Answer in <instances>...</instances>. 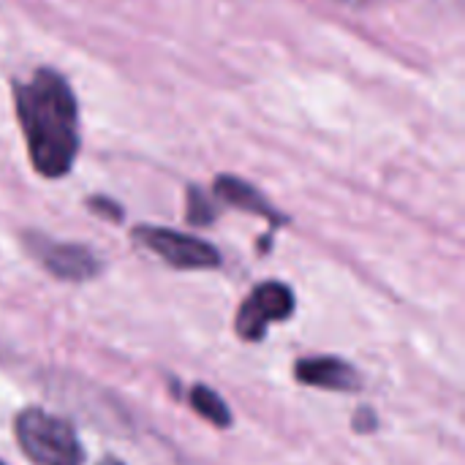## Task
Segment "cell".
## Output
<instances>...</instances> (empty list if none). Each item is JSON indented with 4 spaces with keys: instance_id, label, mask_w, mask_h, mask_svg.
<instances>
[{
    "instance_id": "1",
    "label": "cell",
    "mask_w": 465,
    "mask_h": 465,
    "mask_svg": "<svg viewBox=\"0 0 465 465\" xmlns=\"http://www.w3.org/2000/svg\"><path fill=\"white\" fill-rule=\"evenodd\" d=\"M16 120L33 169L41 177H65L79 155V106L71 84L54 68H38L14 84Z\"/></svg>"
},
{
    "instance_id": "2",
    "label": "cell",
    "mask_w": 465,
    "mask_h": 465,
    "mask_svg": "<svg viewBox=\"0 0 465 465\" xmlns=\"http://www.w3.org/2000/svg\"><path fill=\"white\" fill-rule=\"evenodd\" d=\"M16 441L35 465H82L84 447L74 428L41 409H25L16 417Z\"/></svg>"
},
{
    "instance_id": "3",
    "label": "cell",
    "mask_w": 465,
    "mask_h": 465,
    "mask_svg": "<svg viewBox=\"0 0 465 465\" xmlns=\"http://www.w3.org/2000/svg\"><path fill=\"white\" fill-rule=\"evenodd\" d=\"M134 240L147 251H153L155 256H161L166 264L180 270H210L221 264V253L210 242L183 232H172L161 226H139L134 229Z\"/></svg>"
},
{
    "instance_id": "4",
    "label": "cell",
    "mask_w": 465,
    "mask_h": 465,
    "mask_svg": "<svg viewBox=\"0 0 465 465\" xmlns=\"http://www.w3.org/2000/svg\"><path fill=\"white\" fill-rule=\"evenodd\" d=\"M294 313V292L286 283H259L237 311V335L242 341H262L272 322H286Z\"/></svg>"
},
{
    "instance_id": "5",
    "label": "cell",
    "mask_w": 465,
    "mask_h": 465,
    "mask_svg": "<svg viewBox=\"0 0 465 465\" xmlns=\"http://www.w3.org/2000/svg\"><path fill=\"white\" fill-rule=\"evenodd\" d=\"M30 248L38 256V262L60 281H87V278L98 275L101 264L84 245L30 237Z\"/></svg>"
},
{
    "instance_id": "6",
    "label": "cell",
    "mask_w": 465,
    "mask_h": 465,
    "mask_svg": "<svg viewBox=\"0 0 465 465\" xmlns=\"http://www.w3.org/2000/svg\"><path fill=\"white\" fill-rule=\"evenodd\" d=\"M297 381L305 387H319V390H335V392H351L360 387V373L338 360V357H308L300 360L297 368Z\"/></svg>"
},
{
    "instance_id": "7",
    "label": "cell",
    "mask_w": 465,
    "mask_h": 465,
    "mask_svg": "<svg viewBox=\"0 0 465 465\" xmlns=\"http://www.w3.org/2000/svg\"><path fill=\"white\" fill-rule=\"evenodd\" d=\"M215 196L221 199V202H226V204H232V207H237V210H248V213H253V215H262V218H267V221H272V223H283L286 218L253 188V185H248L245 180H240V177H232V174H223V177H218L215 180Z\"/></svg>"
},
{
    "instance_id": "8",
    "label": "cell",
    "mask_w": 465,
    "mask_h": 465,
    "mask_svg": "<svg viewBox=\"0 0 465 465\" xmlns=\"http://www.w3.org/2000/svg\"><path fill=\"white\" fill-rule=\"evenodd\" d=\"M191 406H193L196 414H202L204 420H210V422L218 425V428H229V425H232V411H229V406H226L210 387H204V384H196V387L191 390Z\"/></svg>"
},
{
    "instance_id": "9",
    "label": "cell",
    "mask_w": 465,
    "mask_h": 465,
    "mask_svg": "<svg viewBox=\"0 0 465 465\" xmlns=\"http://www.w3.org/2000/svg\"><path fill=\"white\" fill-rule=\"evenodd\" d=\"M188 221H191V223H199V226L215 221V207H213V202H210L202 191H196V188L188 191Z\"/></svg>"
},
{
    "instance_id": "10",
    "label": "cell",
    "mask_w": 465,
    "mask_h": 465,
    "mask_svg": "<svg viewBox=\"0 0 465 465\" xmlns=\"http://www.w3.org/2000/svg\"><path fill=\"white\" fill-rule=\"evenodd\" d=\"M90 207H93L95 213L106 215L109 221H120V218H123V210H120L114 202H109V199H90Z\"/></svg>"
},
{
    "instance_id": "11",
    "label": "cell",
    "mask_w": 465,
    "mask_h": 465,
    "mask_svg": "<svg viewBox=\"0 0 465 465\" xmlns=\"http://www.w3.org/2000/svg\"><path fill=\"white\" fill-rule=\"evenodd\" d=\"M332 3H341V5H349V8H379V5H387V3H395V0H332Z\"/></svg>"
},
{
    "instance_id": "12",
    "label": "cell",
    "mask_w": 465,
    "mask_h": 465,
    "mask_svg": "<svg viewBox=\"0 0 465 465\" xmlns=\"http://www.w3.org/2000/svg\"><path fill=\"white\" fill-rule=\"evenodd\" d=\"M368 422H376V420L371 417V411L357 414V417H354V430H371V425H368Z\"/></svg>"
},
{
    "instance_id": "13",
    "label": "cell",
    "mask_w": 465,
    "mask_h": 465,
    "mask_svg": "<svg viewBox=\"0 0 465 465\" xmlns=\"http://www.w3.org/2000/svg\"><path fill=\"white\" fill-rule=\"evenodd\" d=\"M104 465H120V463H104Z\"/></svg>"
},
{
    "instance_id": "14",
    "label": "cell",
    "mask_w": 465,
    "mask_h": 465,
    "mask_svg": "<svg viewBox=\"0 0 465 465\" xmlns=\"http://www.w3.org/2000/svg\"><path fill=\"white\" fill-rule=\"evenodd\" d=\"M0 465H3V463H0Z\"/></svg>"
}]
</instances>
